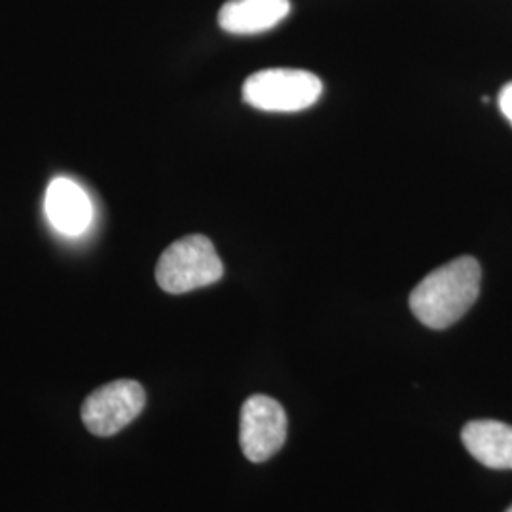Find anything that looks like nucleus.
I'll list each match as a JSON object with an SVG mask.
<instances>
[{"mask_svg":"<svg viewBox=\"0 0 512 512\" xmlns=\"http://www.w3.org/2000/svg\"><path fill=\"white\" fill-rule=\"evenodd\" d=\"M461 440L467 452L490 469H512V425L503 421H469Z\"/></svg>","mask_w":512,"mask_h":512,"instance_id":"nucleus-8","label":"nucleus"},{"mask_svg":"<svg viewBox=\"0 0 512 512\" xmlns=\"http://www.w3.org/2000/svg\"><path fill=\"white\" fill-rule=\"evenodd\" d=\"M224 275V264L211 239L192 234L177 239L165 249L158 266L156 281L169 294H184L215 285Z\"/></svg>","mask_w":512,"mask_h":512,"instance_id":"nucleus-2","label":"nucleus"},{"mask_svg":"<svg viewBox=\"0 0 512 512\" xmlns=\"http://www.w3.org/2000/svg\"><path fill=\"white\" fill-rule=\"evenodd\" d=\"M323 93L319 76L302 69H264L243 84V101L264 112L310 109Z\"/></svg>","mask_w":512,"mask_h":512,"instance_id":"nucleus-3","label":"nucleus"},{"mask_svg":"<svg viewBox=\"0 0 512 512\" xmlns=\"http://www.w3.org/2000/svg\"><path fill=\"white\" fill-rule=\"evenodd\" d=\"M480 281L478 260L459 256L421 279L410 294V310L425 327L448 329L475 306Z\"/></svg>","mask_w":512,"mask_h":512,"instance_id":"nucleus-1","label":"nucleus"},{"mask_svg":"<svg viewBox=\"0 0 512 512\" xmlns=\"http://www.w3.org/2000/svg\"><path fill=\"white\" fill-rule=\"evenodd\" d=\"M145 404L143 385L135 380H116L95 389L82 404L80 416L95 437H112L139 418Z\"/></svg>","mask_w":512,"mask_h":512,"instance_id":"nucleus-4","label":"nucleus"},{"mask_svg":"<svg viewBox=\"0 0 512 512\" xmlns=\"http://www.w3.org/2000/svg\"><path fill=\"white\" fill-rule=\"evenodd\" d=\"M287 414L272 397L253 395L241 406L239 444L245 458L264 463L283 448L287 440Z\"/></svg>","mask_w":512,"mask_h":512,"instance_id":"nucleus-5","label":"nucleus"},{"mask_svg":"<svg viewBox=\"0 0 512 512\" xmlns=\"http://www.w3.org/2000/svg\"><path fill=\"white\" fill-rule=\"evenodd\" d=\"M291 14V0H228L219 12V25L230 35H260Z\"/></svg>","mask_w":512,"mask_h":512,"instance_id":"nucleus-7","label":"nucleus"},{"mask_svg":"<svg viewBox=\"0 0 512 512\" xmlns=\"http://www.w3.org/2000/svg\"><path fill=\"white\" fill-rule=\"evenodd\" d=\"M499 109L503 116L511 122L512 126V82H509L501 92H499Z\"/></svg>","mask_w":512,"mask_h":512,"instance_id":"nucleus-9","label":"nucleus"},{"mask_svg":"<svg viewBox=\"0 0 512 512\" xmlns=\"http://www.w3.org/2000/svg\"><path fill=\"white\" fill-rule=\"evenodd\" d=\"M507 512H512V507H511V509H509V511H507Z\"/></svg>","mask_w":512,"mask_h":512,"instance_id":"nucleus-10","label":"nucleus"},{"mask_svg":"<svg viewBox=\"0 0 512 512\" xmlns=\"http://www.w3.org/2000/svg\"><path fill=\"white\" fill-rule=\"evenodd\" d=\"M44 211L55 230L69 238L82 236L92 224L93 207L88 194L65 177H57L48 186Z\"/></svg>","mask_w":512,"mask_h":512,"instance_id":"nucleus-6","label":"nucleus"}]
</instances>
